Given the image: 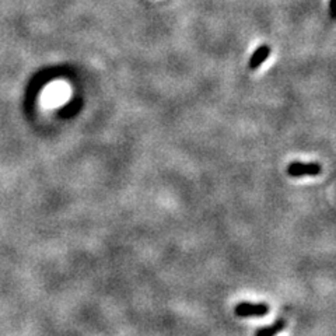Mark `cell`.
I'll list each match as a JSON object with an SVG mask.
<instances>
[{
	"mask_svg": "<svg viewBox=\"0 0 336 336\" xmlns=\"http://www.w3.org/2000/svg\"><path fill=\"white\" fill-rule=\"evenodd\" d=\"M269 311V307L263 303H248V301H241L238 303L235 308H234V313L237 317L241 318H258V317H265Z\"/></svg>",
	"mask_w": 336,
	"mask_h": 336,
	"instance_id": "cell-1",
	"label": "cell"
},
{
	"mask_svg": "<svg viewBox=\"0 0 336 336\" xmlns=\"http://www.w3.org/2000/svg\"><path fill=\"white\" fill-rule=\"evenodd\" d=\"M287 174L293 178H299V177H306V175H318L321 174V165L318 163H300L294 161L290 163L287 167Z\"/></svg>",
	"mask_w": 336,
	"mask_h": 336,
	"instance_id": "cell-2",
	"label": "cell"
},
{
	"mask_svg": "<svg viewBox=\"0 0 336 336\" xmlns=\"http://www.w3.org/2000/svg\"><path fill=\"white\" fill-rule=\"evenodd\" d=\"M270 52H272V49H270V46H269V45L265 44V45H261V46H258V48L254 51V53H252V56L249 58L248 67H249L251 70H256V69H259V67L262 66V63L268 59Z\"/></svg>",
	"mask_w": 336,
	"mask_h": 336,
	"instance_id": "cell-3",
	"label": "cell"
},
{
	"mask_svg": "<svg viewBox=\"0 0 336 336\" xmlns=\"http://www.w3.org/2000/svg\"><path fill=\"white\" fill-rule=\"evenodd\" d=\"M284 327H286V321L284 320H277L273 325H269V327H265V328L258 329L255 332V336H275L277 332L283 331Z\"/></svg>",
	"mask_w": 336,
	"mask_h": 336,
	"instance_id": "cell-4",
	"label": "cell"
},
{
	"mask_svg": "<svg viewBox=\"0 0 336 336\" xmlns=\"http://www.w3.org/2000/svg\"><path fill=\"white\" fill-rule=\"evenodd\" d=\"M334 3H335V0H331V1H329V11H331V17H332V18H335V10H334Z\"/></svg>",
	"mask_w": 336,
	"mask_h": 336,
	"instance_id": "cell-5",
	"label": "cell"
}]
</instances>
